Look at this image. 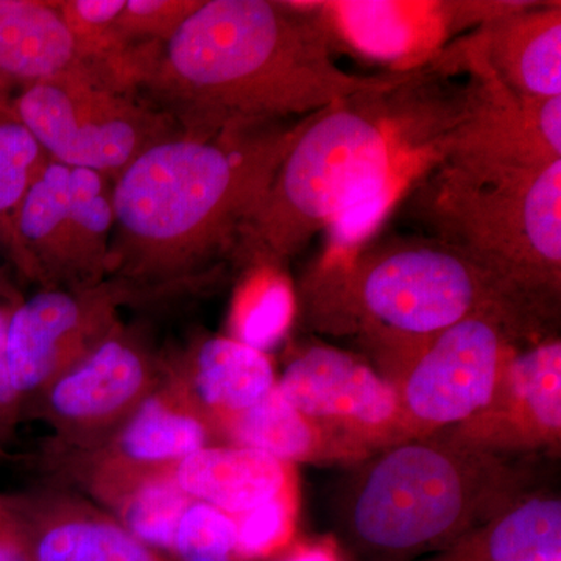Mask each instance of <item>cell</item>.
<instances>
[{
	"label": "cell",
	"mask_w": 561,
	"mask_h": 561,
	"mask_svg": "<svg viewBox=\"0 0 561 561\" xmlns=\"http://www.w3.org/2000/svg\"><path fill=\"white\" fill-rule=\"evenodd\" d=\"M530 328L497 313H483L435 335L411 359L397 420L434 430L467 423L493 400L511 343Z\"/></svg>",
	"instance_id": "10"
},
{
	"label": "cell",
	"mask_w": 561,
	"mask_h": 561,
	"mask_svg": "<svg viewBox=\"0 0 561 561\" xmlns=\"http://www.w3.org/2000/svg\"><path fill=\"white\" fill-rule=\"evenodd\" d=\"M0 561H28L20 535L0 511Z\"/></svg>",
	"instance_id": "30"
},
{
	"label": "cell",
	"mask_w": 561,
	"mask_h": 561,
	"mask_svg": "<svg viewBox=\"0 0 561 561\" xmlns=\"http://www.w3.org/2000/svg\"><path fill=\"white\" fill-rule=\"evenodd\" d=\"M180 489L238 518L291 489L289 463L245 446L208 445L173 467Z\"/></svg>",
	"instance_id": "20"
},
{
	"label": "cell",
	"mask_w": 561,
	"mask_h": 561,
	"mask_svg": "<svg viewBox=\"0 0 561 561\" xmlns=\"http://www.w3.org/2000/svg\"><path fill=\"white\" fill-rule=\"evenodd\" d=\"M49 482L79 491L113 516L144 545L171 559L181 515L192 501L171 468H117L95 465H39Z\"/></svg>",
	"instance_id": "17"
},
{
	"label": "cell",
	"mask_w": 561,
	"mask_h": 561,
	"mask_svg": "<svg viewBox=\"0 0 561 561\" xmlns=\"http://www.w3.org/2000/svg\"><path fill=\"white\" fill-rule=\"evenodd\" d=\"M165 368L216 437L227 421L264 400L276 386L267 354L232 337L205 339L184 356L165 359Z\"/></svg>",
	"instance_id": "19"
},
{
	"label": "cell",
	"mask_w": 561,
	"mask_h": 561,
	"mask_svg": "<svg viewBox=\"0 0 561 561\" xmlns=\"http://www.w3.org/2000/svg\"><path fill=\"white\" fill-rule=\"evenodd\" d=\"M234 518L203 502L192 501L173 538L172 561H239Z\"/></svg>",
	"instance_id": "26"
},
{
	"label": "cell",
	"mask_w": 561,
	"mask_h": 561,
	"mask_svg": "<svg viewBox=\"0 0 561 561\" xmlns=\"http://www.w3.org/2000/svg\"><path fill=\"white\" fill-rule=\"evenodd\" d=\"M76 61L57 2L0 0V76L36 81Z\"/></svg>",
	"instance_id": "22"
},
{
	"label": "cell",
	"mask_w": 561,
	"mask_h": 561,
	"mask_svg": "<svg viewBox=\"0 0 561 561\" xmlns=\"http://www.w3.org/2000/svg\"><path fill=\"white\" fill-rule=\"evenodd\" d=\"M294 486L253 511L234 518L238 530L236 557L239 561L267 559L290 540L294 530Z\"/></svg>",
	"instance_id": "27"
},
{
	"label": "cell",
	"mask_w": 561,
	"mask_h": 561,
	"mask_svg": "<svg viewBox=\"0 0 561 561\" xmlns=\"http://www.w3.org/2000/svg\"><path fill=\"white\" fill-rule=\"evenodd\" d=\"M16 110L51 161L116 179L151 147L183 135L171 116L77 60L31 81Z\"/></svg>",
	"instance_id": "7"
},
{
	"label": "cell",
	"mask_w": 561,
	"mask_h": 561,
	"mask_svg": "<svg viewBox=\"0 0 561 561\" xmlns=\"http://www.w3.org/2000/svg\"><path fill=\"white\" fill-rule=\"evenodd\" d=\"M426 561H561V502L519 501Z\"/></svg>",
	"instance_id": "21"
},
{
	"label": "cell",
	"mask_w": 561,
	"mask_h": 561,
	"mask_svg": "<svg viewBox=\"0 0 561 561\" xmlns=\"http://www.w3.org/2000/svg\"><path fill=\"white\" fill-rule=\"evenodd\" d=\"M201 5L190 0H128L117 18V32L128 46L165 43Z\"/></svg>",
	"instance_id": "28"
},
{
	"label": "cell",
	"mask_w": 561,
	"mask_h": 561,
	"mask_svg": "<svg viewBox=\"0 0 561 561\" xmlns=\"http://www.w3.org/2000/svg\"><path fill=\"white\" fill-rule=\"evenodd\" d=\"M283 561H339L334 551L327 545L300 546Z\"/></svg>",
	"instance_id": "31"
},
{
	"label": "cell",
	"mask_w": 561,
	"mask_h": 561,
	"mask_svg": "<svg viewBox=\"0 0 561 561\" xmlns=\"http://www.w3.org/2000/svg\"><path fill=\"white\" fill-rule=\"evenodd\" d=\"M13 308H0V453L13 437L25 412L24 401L11 382L9 360H7V332Z\"/></svg>",
	"instance_id": "29"
},
{
	"label": "cell",
	"mask_w": 561,
	"mask_h": 561,
	"mask_svg": "<svg viewBox=\"0 0 561 561\" xmlns=\"http://www.w3.org/2000/svg\"><path fill=\"white\" fill-rule=\"evenodd\" d=\"M0 511L20 535L28 561H172L79 491L58 483L0 494Z\"/></svg>",
	"instance_id": "14"
},
{
	"label": "cell",
	"mask_w": 561,
	"mask_h": 561,
	"mask_svg": "<svg viewBox=\"0 0 561 561\" xmlns=\"http://www.w3.org/2000/svg\"><path fill=\"white\" fill-rule=\"evenodd\" d=\"M331 33L309 3L202 2L140 70L162 113L186 135L301 119L393 77L335 65Z\"/></svg>",
	"instance_id": "2"
},
{
	"label": "cell",
	"mask_w": 561,
	"mask_h": 561,
	"mask_svg": "<svg viewBox=\"0 0 561 561\" xmlns=\"http://www.w3.org/2000/svg\"><path fill=\"white\" fill-rule=\"evenodd\" d=\"M10 81L0 76V216L20 206L50 162L22 122Z\"/></svg>",
	"instance_id": "25"
},
{
	"label": "cell",
	"mask_w": 561,
	"mask_h": 561,
	"mask_svg": "<svg viewBox=\"0 0 561 561\" xmlns=\"http://www.w3.org/2000/svg\"><path fill=\"white\" fill-rule=\"evenodd\" d=\"M113 206L103 175L50 161L18 206L16 241L43 289H84L108 278Z\"/></svg>",
	"instance_id": "8"
},
{
	"label": "cell",
	"mask_w": 561,
	"mask_h": 561,
	"mask_svg": "<svg viewBox=\"0 0 561 561\" xmlns=\"http://www.w3.org/2000/svg\"><path fill=\"white\" fill-rule=\"evenodd\" d=\"M413 219L545 312L560 295L561 161L537 172L437 162L413 186Z\"/></svg>",
	"instance_id": "5"
},
{
	"label": "cell",
	"mask_w": 561,
	"mask_h": 561,
	"mask_svg": "<svg viewBox=\"0 0 561 561\" xmlns=\"http://www.w3.org/2000/svg\"><path fill=\"white\" fill-rule=\"evenodd\" d=\"M164 373L165 359L122 327L61 373L27 409L50 426L51 437L44 445L91 448L139 408Z\"/></svg>",
	"instance_id": "11"
},
{
	"label": "cell",
	"mask_w": 561,
	"mask_h": 561,
	"mask_svg": "<svg viewBox=\"0 0 561 561\" xmlns=\"http://www.w3.org/2000/svg\"><path fill=\"white\" fill-rule=\"evenodd\" d=\"M508 483L481 446L405 443L383 454L362 481L350 511L351 538L376 561L449 548L479 519L504 511L494 505L507 504Z\"/></svg>",
	"instance_id": "6"
},
{
	"label": "cell",
	"mask_w": 561,
	"mask_h": 561,
	"mask_svg": "<svg viewBox=\"0 0 561 561\" xmlns=\"http://www.w3.org/2000/svg\"><path fill=\"white\" fill-rule=\"evenodd\" d=\"M294 317V294L289 283L271 268H256L239 291L232 308V339L251 348H273L289 330Z\"/></svg>",
	"instance_id": "24"
},
{
	"label": "cell",
	"mask_w": 561,
	"mask_h": 561,
	"mask_svg": "<svg viewBox=\"0 0 561 561\" xmlns=\"http://www.w3.org/2000/svg\"><path fill=\"white\" fill-rule=\"evenodd\" d=\"M309 116L165 140L111 192L108 278L151 294L179 290L238 245Z\"/></svg>",
	"instance_id": "3"
},
{
	"label": "cell",
	"mask_w": 561,
	"mask_h": 561,
	"mask_svg": "<svg viewBox=\"0 0 561 561\" xmlns=\"http://www.w3.org/2000/svg\"><path fill=\"white\" fill-rule=\"evenodd\" d=\"M153 297L124 280L106 278L84 289H43L14 306L7 360L25 409L61 373L121 330V306Z\"/></svg>",
	"instance_id": "9"
},
{
	"label": "cell",
	"mask_w": 561,
	"mask_h": 561,
	"mask_svg": "<svg viewBox=\"0 0 561 561\" xmlns=\"http://www.w3.org/2000/svg\"><path fill=\"white\" fill-rule=\"evenodd\" d=\"M470 434L478 442L553 443L561 431V345L542 342L507 357L493 400L476 415Z\"/></svg>",
	"instance_id": "18"
},
{
	"label": "cell",
	"mask_w": 561,
	"mask_h": 561,
	"mask_svg": "<svg viewBox=\"0 0 561 561\" xmlns=\"http://www.w3.org/2000/svg\"><path fill=\"white\" fill-rule=\"evenodd\" d=\"M431 68L398 70L382 87L311 114L239 236V256L279 271L320 231L350 249L398 195L440 161L459 90L432 95Z\"/></svg>",
	"instance_id": "1"
},
{
	"label": "cell",
	"mask_w": 561,
	"mask_h": 561,
	"mask_svg": "<svg viewBox=\"0 0 561 561\" xmlns=\"http://www.w3.org/2000/svg\"><path fill=\"white\" fill-rule=\"evenodd\" d=\"M284 400L312 421H334L356 430H389L400 412L397 387L353 354L311 346L276 379Z\"/></svg>",
	"instance_id": "16"
},
{
	"label": "cell",
	"mask_w": 561,
	"mask_h": 561,
	"mask_svg": "<svg viewBox=\"0 0 561 561\" xmlns=\"http://www.w3.org/2000/svg\"><path fill=\"white\" fill-rule=\"evenodd\" d=\"M213 427L165 368L164 378L119 427L87 449L44 445L38 465L76 463L117 468H171L213 445Z\"/></svg>",
	"instance_id": "15"
},
{
	"label": "cell",
	"mask_w": 561,
	"mask_h": 561,
	"mask_svg": "<svg viewBox=\"0 0 561 561\" xmlns=\"http://www.w3.org/2000/svg\"><path fill=\"white\" fill-rule=\"evenodd\" d=\"M468 73L438 162L504 173L561 161V98H524L486 73Z\"/></svg>",
	"instance_id": "12"
},
{
	"label": "cell",
	"mask_w": 561,
	"mask_h": 561,
	"mask_svg": "<svg viewBox=\"0 0 561 561\" xmlns=\"http://www.w3.org/2000/svg\"><path fill=\"white\" fill-rule=\"evenodd\" d=\"M309 286L317 320L346 323L411 359L470 317L497 313L534 330L542 313L460 251L427 236L391 239L351 260L328 261Z\"/></svg>",
	"instance_id": "4"
},
{
	"label": "cell",
	"mask_w": 561,
	"mask_h": 561,
	"mask_svg": "<svg viewBox=\"0 0 561 561\" xmlns=\"http://www.w3.org/2000/svg\"><path fill=\"white\" fill-rule=\"evenodd\" d=\"M430 66L442 73L448 69L486 73L524 98H561L560 2H522L483 22Z\"/></svg>",
	"instance_id": "13"
},
{
	"label": "cell",
	"mask_w": 561,
	"mask_h": 561,
	"mask_svg": "<svg viewBox=\"0 0 561 561\" xmlns=\"http://www.w3.org/2000/svg\"><path fill=\"white\" fill-rule=\"evenodd\" d=\"M319 426L301 415L273 389L264 400L220 427V437L275 457L284 463L306 460L319 449Z\"/></svg>",
	"instance_id": "23"
}]
</instances>
